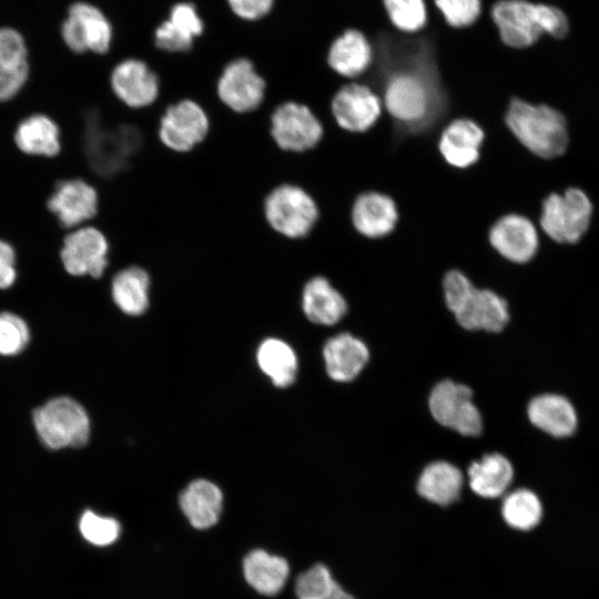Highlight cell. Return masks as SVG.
Masks as SVG:
<instances>
[{"label":"cell","mask_w":599,"mask_h":599,"mask_svg":"<svg viewBox=\"0 0 599 599\" xmlns=\"http://www.w3.org/2000/svg\"><path fill=\"white\" fill-rule=\"evenodd\" d=\"M321 121L305 104L287 101L278 104L270 116V135L284 152H305L323 138Z\"/></svg>","instance_id":"9"},{"label":"cell","mask_w":599,"mask_h":599,"mask_svg":"<svg viewBox=\"0 0 599 599\" xmlns=\"http://www.w3.org/2000/svg\"><path fill=\"white\" fill-rule=\"evenodd\" d=\"M302 307L311 322L326 326L339 322L347 312L344 296L323 276H315L305 284Z\"/></svg>","instance_id":"25"},{"label":"cell","mask_w":599,"mask_h":599,"mask_svg":"<svg viewBox=\"0 0 599 599\" xmlns=\"http://www.w3.org/2000/svg\"><path fill=\"white\" fill-rule=\"evenodd\" d=\"M47 205L62 226L75 227L97 215L99 195L87 181L69 179L54 186Z\"/></svg>","instance_id":"17"},{"label":"cell","mask_w":599,"mask_h":599,"mask_svg":"<svg viewBox=\"0 0 599 599\" xmlns=\"http://www.w3.org/2000/svg\"><path fill=\"white\" fill-rule=\"evenodd\" d=\"M392 23L404 32H416L427 21L424 0H383Z\"/></svg>","instance_id":"34"},{"label":"cell","mask_w":599,"mask_h":599,"mask_svg":"<svg viewBox=\"0 0 599 599\" xmlns=\"http://www.w3.org/2000/svg\"><path fill=\"white\" fill-rule=\"evenodd\" d=\"M33 424L40 440L50 449L78 448L89 440V416L71 397H55L37 408Z\"/></svg>","instance_id":"6"},{"label":"cell","mask_w":599,"mask_h":599,"mask_svg":"<svg viewBox=\"0 0 599 599\" xmlns=\"http://www.w3.org/2000/svg\"><path fill=\"white\" fill-rule=\"evenodd\" d=\"M443 287L446 305L461 327L496 333L507 325V302L490 290L477 288L463 272H447Z\"/></svg>","instance_id":"5"},{"label":"cell","mask_w":599,"mask_h":599,"mask_svg":"<svg viewBox=\"0 0 599 599\" xmlns=\"http://www.w3.org/2000/svg\"><path fill=\"white\" fill-rule=\"evenodd\" d=\"M64 44L74 53L93 52L104 54L112 42V26L95 6L78 1L72 3L61 24Z\"/></svg>","instance_id":"11"},{"label":"cell","mask_w":599,"mask_h":599,"mask_svg":"<svg viewBox=\"0 0 599 599\" xmlns=\"http://www.w3.org/2000/svg\"><path fill=\"white\" fill-rule=\"evenodd\" d=\"M203 32V22L192 3H177L170 12L169 20L162 22L154 33L159 49L169 52H186L194 39Z\"/></svg>","instance_id":"22"},{"label":"cell","mask_w":599,"mask_h":599,"mask_svg":"<svg viewBox=\"0 0 599 599\" xmlns=\"http://www.w3.org/2000/svg\"><path fill=\"white\" fill-rule=\"evenodd\" d=\"M351 216L358 233L369 238H379L396 227L398 211L390 196L369 191L356 197Z\"/></svg>","instance_id":"20"},{"label":"cell","mask_w":599,"mask_h":599,"mask_svg":"<svg viewBox=\"0 0 599 599\" xmlns=\"http://www.w3.org/2000/svg\"><path fill=\"white\" fill-rule=\"evenodd\" d=\"M29 78V64L19 68L0 65V102L14 98Z\"/></svg>","instance_id":"40"},{"label":"cell","mask_w":599,"mask_h":599,"mask_svg":"<svg viewBox=\"0 0 599 599\" xmlns=\"http://www.w3.org/2000/svg\"><path fill=\"white\" fill-rule=\"evenodd\" d=\"M373 61V49L358 30L349 29L332 43L327 62L332 70L345 78L362 75Z\"/></svg>","instance_id":"26"},{"label":"cell","mask_w":599,"mask_h":599,"mask_svg":"<svg viewBox=\"0 0 599 599\" xmlns=\"http://www.w3.org/2000/svg\"><path fill=\"white\" fill-rule=\"evenodd\" d=\"M263 212L273 231L292 240L307 236L319 217L318 206L311 194L290 183H282L267 193Z\"/></svg>","instance_id":"7"},{"label":"cell","mask_w":599,"mask_h":599,"mask_svg":"<svg viewBox=\"0 0 599 599\" xmlns=\"http://www.w3.org/2000/svg\"><path fill=\"white\" fill-rule=\"evenodd\" d=\"M28 64V48L21 32L11 27H0V65L19 68Z\"/></svg>","instance_id":"38"},{"label":"cell","mask_w":599,"mask_h":599,"mask_svg":"<svg viewBox=\"0 0 599 599\" xmlns=\"http://www.w3.org/2000/svg\"><path fill=\"white\" fill-rule=\"evenodd\" d=\"M383 91L387 112L407 132L432 128L446 110V97L434 71L420 64L392 71Z\"/></svg>","instance_id":"1"},{"label":"cell","mask_w":599,"mask_h":599,"mask_svg":"<svg viewBox=\"0 0 599 599\" xmlns=\"http://www.w3.org/2000/svg\"><path fill=\"white\" fill-rule=\"evenodd\" d=\"M114 95L131 109L146 108L160 93V81L154 71L142 60L126 59L119 62L110 75Z\"/></svg>","instance_id":"16"},{"label":"cell","mask_w":599,"mask_h":599,"mask_svg":"<svg viewBox=\"0 0 599 599\" xmlns=\"http://www.w3.org/2000/svg\"><path fill=\"white\" fill-rule=\"evenodd\" d=\"M505 122L526 149L542 159L557 158L568 146L566 119L547 104H531L514 98L507 108Z\"/></svg>","instance_id":"3"},{"label":"cell","mask_w":599,"mask_h":599,"mask_svg":"<svg viewBox=\"0 0 599 599\" xmlns=\"http://www.w3.org/2000/svg\"><path fill=\"white\" fill-rule=\"evenodd\" d=\"M243 573L247 583L257 592L274 596L284 587L290 567L283 557L255 549L245 556Z\"/></svg>","instance_id":"28"},{"label":"cell","mask_w":599,"mask_h":599,"mask_svg":"<svg viewBox=\"0 0 599 599\" xmlns=\"http://www.w3.org/2000/svg\"><path fill=\"white\" fill-rule=\"evenodd\" d=\"M17 256L12 245L0 240V288H9L17 278Z\"/></svg>","instance_id":"42"},{"label":"cell","mask_w":599,"mask_h":599,"mask_svg":"<svg viewBox=\"0 0 599 599\" xmlns=\"http://www.w3.org/2000/svg\"><path fill=\"white\" fill-rule=\"evenodd\" d=\"M29 342L26 322L12 313H0V355L11 356L23 351Z\"/></svg>","instance_id":"37"},{"label":"cell","mask_w":599,"mask_h":599,"mask_svg":"<svg viewBox=\"0 0 599 599\" xmlns=\"http://www.w3.org/2000/svg\"><path fill=\"white\" fill-rule=\"evenodd\" d=\"M485 139L481 126L471 119L451 121L441 132L438 149L444 160L457 169L475 164Z\"/></svg>","instance_id":"19"},{"label":"cell","mask_w":599,"mask_h":599,"mask_svg":"<svg viewBox=\"0 0 599 599\" xmlns=\"http://www.w3.org/2000/svg\"><path fill=\"white\" fill-rule=\"evenodd\" d=\"M429 410L436 422L464 436H478L483 418L473 402L471 389L446 379L433 388L428 399Z\"/></svg>","instance_id":"10"},{"label":"cell","mask_w":599,"mask_h":599,"mask_svg":"<svg viewBox=\"0 0 599 599\" xmlns=\"http://www.w3.org/2000/svg\"><path fill=\"white\" fill-rule=\"evenodd\" d=\"M382 109L379 97L369 87L359 83L342 87L331 102L336 123L354 133L369 130L379 119Z\"/></svg>","instance_id":"15"},{"label":"cell","mask_w":599,"mask_h":599,"mask_svg":"<svg viewBox=\"0 0 599 599\" xmlns=\"http://www.w3.org/2000/svg\"><path fill=\"white\" fill-rule=\"evenodd\" d=\"M327 375L339 383L351 382L358 376L369 359L363 341L349 333L329 338L323 348Z\"/></svg>","instance_id":"21"},{"label":"cell","mask_w":599,"mask_h":599,"mask_svg":"<svg viewBox=\"0 0 599 599\" xmlns=\"http://www.w3.org/2000/svg\"><path fill=\"white\" fill-rule=\"evenodd\" d=\"M210 131V119L195 101L183 99L166 108L160 118L161 143L176 153H187L201 144Z\"/></svg>","instance_id":"12"},{"label":"cell","mask_w":599,"mask_h":599,"mask_svg":"<svg viewBox=\"0 0 599 599\" xmlns=\"http://www.w3.org/2000/svg\"><path fill=\"white\" fill-rule=\"evenodd\" d=\"M446 22L455 28L474 23L480 14V0H435Z\"/></svg>","instance_id":"39"},{"label":"cell","mask_w":599,"mask_h":599,"mask_svg":"<svg viewBox=\"0 0 599 599\" xmlns=\"http://www.w3.org/2000/svg\"><path fill=\"white\" fill-rule=\"evenodd\" d=\"M463 483V474L455 465L439 460L424 468L417 481V490L428 501L446 506L459 498Z\"/></svg>","instance_id":"29"},{"label":"cell","mask_w":599,"mask_h":599,"mask_svg":"<svg viewBox=\"0 0 599 599\" xmlns=\"http://www.w3.org/2000/svg\"><path fill=\"white\" fill-rule=\"evenodd\" d=\"M261 370L276 387L292 385L297 374V357L294 349L278 338H266L261 343L256 353Z\"/></svg>","instance_id":"32"},{"label":"cell","mask_w":599,"mask_h":599,"mask_svg":"<svg viewBox=\"0 0 599 599\" xmlns=\"http://www.w3.org/2000/svg\"><path fill=\"white\" fill-rule=\"evenodd\" d=\"M232 11L242 19L256 20L268 13L274 0H227Z\"/></svg>","instance_id":"41"},{"label":"cell","mask_w":599,"mask_h":599,"mask_svg":"<svg viewBox=\"0 0 599 599\" xmlns=\"http://www.w3.org/2000/svg\"><path fill=\"white\" fill-rule=\"evenodd\" d=\"M109 242L97 227H78L69 233L60 252L65 271L73 276L99 278L109 264Z\"/></svg>","instance_id":"14"},{"label":"cell","mask_w":599,"mask_h":599,"mask_svg":"<svg viewBox=\"0 0 599 599\" xmlns=\"http://www.w3.org/2000/svg\"><path fill=\"white\" fill-rule=\"evenodd\" d=\"M491 18L501 41L511 48L529 47L544 33L562 38L568 32V20L560 9L526 0L496 2L491 9Z\"/></svg>","instance_id":"4"},{"label":"cell","mask_w":599,"mask_h":599,"mask_svg":"<svg viewBox=\"0 0 599 599\" xmlns=\"http://www.w3.org/2000/svg\"><path fill=\"white\" fill-rule=\"evenodd\" d=\"M179 504L194 528L206 529L214 526L220 518L223 494L212 481L196 479L180 494Z\"/></svg>","instance_id":"24"},{"label":"cell","mask_w":599,"mask_h":599,"mask_svg":"<svg viewBox=\"0 0 599 599\" xmlns=\"http://www.w3.org/2000/svg\"><path fill=\"white\" fill-rule=\"evenodd\" d=\"M489 243L506 260L524 264L537 253L538 232L524 215L507 214L498 219L489 230Z\"/></svg>","instance_id":"18"},{"label":"cell","mask_w":599,"mask_h":599,"mask_svg":"<svg viewBox=\"0 0 599 599\" xmlns=\"http://www.w3.org/2000/svg\"><path fill=\"white\" fill-rule=\"evenodd\" d=\"M328 599H355V598L348 592H346L338 583H336Z\"/></svg>","instance_id":"43"},{"label":"cell","mask_w":599,"mask_h":599,"mask_svg":"<svg viewBox=\"0 0 599 599\" xmlns=\"http://www.w3.org/2000/svg\"><path fill=\"white\" fill-rule=\"evenodd\" d=\"M514 478L511 463L502 455L494 453L474 461L468 468L469 486L484 498L501 496Z\"/></svg>","instance_id":"31"},{"label":"cell","mask_w":599,"mask_h":599,"mask_svg":"<svg viewBox=\"0 0 599 599\" xmlns=\"http://www.w3.org/2000/svg\"><path fill=\"white\" fill-rule=\"evenodd\" d=\"M144 143L142 131L129 123L106 125L99 111L84 116L83 150L89 166L98 175L111 179L132 164Z\"/></svg>","instance_id":"2"},{"label":"cell","mask_w":599,"mask_h":599,"mask_svg":"<svg viewBox=\"0 0 599 599\" xmlns=\"http://www.w3.org/2000/svg\"><path fill=\"white\" fill-rule=\"evenodd\" d=\"M13 140L17 148L28 155L52 158L61 150L59 126L41 113L23 119L14 131Z\"/></svg>","instance_id":"27"},{"label":"cell","mask_w":599,"mask_h":599,"mask_svg":"<svg viewBox=\"0 0 599 599\" xmlns=\"http://www.w3.org/2000/svg\"><path fill=\"white\" fill-rule=\"evenodd\" d=\"M266 82L245 58L231 61L223 69L216 93L231 111L244 114L258 109L265 98Z\"/></svg>","instance_id":"13"},{"label":"cell","mask_w":599,"mask_h":599,"mask_svg":"<svg viewBox=\"0 0 599 599\" xmlns=\"http://www.w3.org/2000/svg\"><path fill=\"white\" fill-rule=\"evenodd\" d=\"M336 583L328 568L316 564L297 577L295 592L298 599H328Z\"/></svg>","instance_id":"36"},{"label":"cell","mask_w":599,"mask_h":599,"mask_svg":"<svg viewBox=\"0 0 599 599\" xmlns=\"http://www.w3.org/2000/svg\"><path fill=\"white\" fill-rule=\"evenodd\" d=\"M151 278L140 266L119 271L111 282V295L115 305L125 314L138 316L149 307Z\"/></svg>","instance_id":"30"},{"label":"cell","mask_w":599,"mask_h":599,"mask_svg":"<svg viewBox=\"0 0 599 599\" xmlns=\"http://www.w3.org/2000/svg\"><path fill=\"white\" fill-rule=\"evenodd\" d=\"M79 530L88 542L104 547L113 544L120 536L121 526L112 517L101 516L85 510L79 520Z\"/></svg>","instance_id":"35"},{"label":"cell","mask_w":599,"mask_h":599,"mask_svg":"<svg viewBox=\"0 0 599 599\" xmlns=\"http://www.w3.org/2000/svg\"><path fill=\"white\" fill-rule=\"evenodd\" d=\"M502 518L508 526L518 530L535 528L542 517V505L529 489H517L506 496L501 506Z\"/></svg>","instance_id":"33"},{"label":"cell","mask_w":599,"mask_h":599,"mask_svg":"<svg viewBox=\"0 0 599 599\" xmlns=\"http://www.w3.org/2000/svg\"><path fill=\"white\" fill-rule=\"evenodd\" d=\"M527 414L532 425L555 437L570 436L578 424L572 404L557 394H544L532 398Z\"/></svg>","instance_id":"23"},{"label":"cell","mask_w":599,"mask_h":599,"mask_svg":"<svg viewBox=\"0 0 599 599\" xmlns=\"http://www.w3.org/2000/svg\"><path fill=\"white\" fill-rule=\"evenodd\" d=\"M592 204L580 189L569 187L562 194L551 193L542 202L540 226L558 243L575 244L587 232Z\"/></svg>","instance_id":"8"}]
</instances>
